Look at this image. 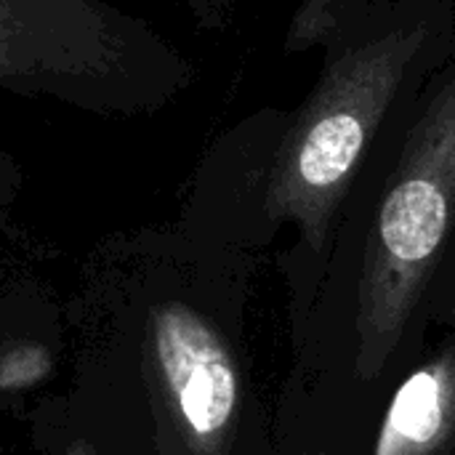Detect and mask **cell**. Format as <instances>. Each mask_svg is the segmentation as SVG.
Instances as JSON below:
<instances>
[{"instance_id":"obj_1","label":"cell","mask_w":455,"mask_h":455,"mask_svg":"<svg viewBox=\"0 0 455 455\" xmlns=\"http://www.w3.org/2000/svg\"><path fill=\"white\" fill-rule=\"evenodd\" d=\"M453 40L455 0H301L285 51L320 53L315 83L211 141L189 179L192 221L235 240L293 224L323 256L371 149Z\"/></svg>"},{"instance_id":"obj_2","label":"cell","mask_w":455,"mask_h":455,"mask_svg":"<svg viewBox=\"0 0 455 455\" xmlns=\"http://www.w3.org/2000/svg\"><path fill=\"white\" fill-rule=\"evenodd\" d=\"M195 64L109 0H0V88L136 117L173 104Z\"/></svg>"},{"instance_id":"obj_3","label":"cell","mask_w":455,"mask_h":455,"mask_svg":"<svg viewBox=\"0 0 455 455\" xmlns=\"http://www.w3.org/2000/svg\"><path fill=\"white\" fill-rule=\"evenodd\" d=\"M155 344L165 381L197 437L219 435L237 405L235 365L211 325L187 304L155 309Z\"/></svg>"},{"instance_id":"obj_4","label":"cell","mask_w":455,"mask_h":455,"mask_svg":"<svg viewBox=\"0 0 455 455\" xmlns=\"http://www.w3.org/2000/svg\"><path fill=\"white\" fill-rule=\"evenodd\" d=\"M451 411V373L445 368H424L411 376L395 395L376 455H419L443 435Z\"/></svg>"},{"instance_id":"obj_5","label":"cell","mask_w":455,"mask_h":455,"mask_svg":"<svg viewBox=\"0 0 455 455\" xmlns=\"http://www.w3.org/2000/svg\"><path fill=\"white\" fill-rule=\"evenodd\" d=\"M197 27L203 29H224L235 19L243 0H179Z\"/></svg>"},{"instance_id":"obj_6","label":"cell","mask_w":455,"mask_h":455,"mask_svg":"<svg viewBox=\"0 0 455 455\" xmlns=\"http://www.w3.org/2000/svg\"><path fill=\"white\" fill-rule=\"evenodd\" d=\"M19 184H21V168H19V163L0 149V205L8 203L19 192Z\"/></svg>"},{"instance_id":"obj_7","label":"cell","mask_w":455,"mask_h":455,"mask_svg":"<svg viewBox=\"0 0 455 455\" xmlns=\"http://www.w3.org/2000/svg\"><path fill=\"white\" fill-rule=\"evenodd\" d=\"M451 253H455V243H453V251H451Z\"/></svg>"}]
</instances>
